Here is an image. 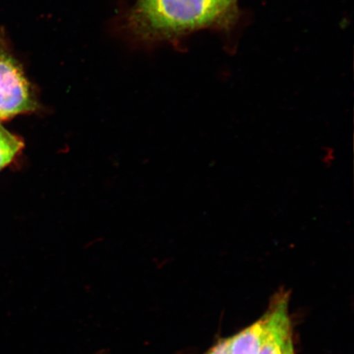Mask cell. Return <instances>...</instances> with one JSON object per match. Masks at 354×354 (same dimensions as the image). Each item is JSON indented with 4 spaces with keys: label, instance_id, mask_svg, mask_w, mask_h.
<instances>
[{
    "label": "cell",
    "instance_id": "6da1fadb",
    "mask_svg": "<svg viewBox=\"0 0 354 354\" xmlns=\"http://www.w3.org/2000/svg\"><path fill=\"white\" fill-rule=\"evenodd\" d=\"M234 0H137L131 28L145 39L171 37L216 24Z\"/></svg>",
    "mask_w": 354,
    "mask_h": 354
},
{
    "label": "cell",
    "instance_id": "7a4b0ae2",
    "mask_svg": "<svg viewBox=\"0 0 354 354\" xmlns=\"http://www.w3.org/2000/svg\"><path fill=\"white\" fill-rule=\"evenodd\" d=\"M38 108L33 87L24 69L6 48L0 47V120Z\"/></svg>",
    "mask_w": 354,
    "mask_h": 354
},
{
    "label": "cell",
    "instance_id": "3957f363",
    "mask_svg": "<svg viewBox=\"0 0 354 354\" xmlns=\"http://www.w3.org/2000/svg\"><path fill=\"white\" fill-rule=\"evenodd\" d=\"M24 147L19 137L0 126V171L10 165Z\"/></svg>",
    "mask_w": 354,
    "mask_h": 354
},
{
    "label": "cell",
    "instance_id": "277c9868",
    "mask_svg": "<svg viewBox=\"0 0 354 354\" xmlns=\"http://www.w3.org/2000/svg\"><path fill=\"white\" fill-rule=\"evenodd\" d=\"M335 159V151L333 148L326 146L323 148L322 154V162L326 167H329L334 162Z\"/></svg>",
    "mask_w": 354,
    "mask_h": 354
},
{
    "label": "cell",
    "instance_id": "5b68a950",
    "mask_svg": "<svg viewBox=\"0 0 354 354\" xmlns=\"http://www.w3.org/2000/svg\"><path fill=\"white\" fill-rule=\"evenodd\" d=\"M282 354H295L293 339H290L289 342H288L286 346L283 351Z\"/></svg>",
    "mask_w": 354,
    "mask_h": 354
}]
</instances>
